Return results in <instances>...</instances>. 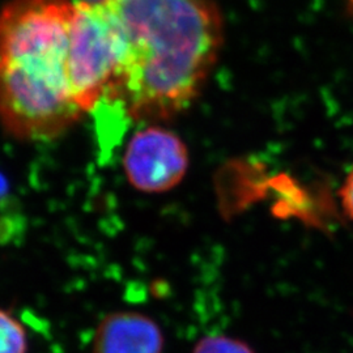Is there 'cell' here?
I'll return each instance as SVG.
<instances>
[{
	"label": "cell",
	"instance_id": "cell-5",
	"mask_svg": "<svg viewBox=\"0 0 353 353\" xmlns=\"http://www.w3.org/2000/svg\"><path fill=\"white\" fill-rule=\"evenodd\" d=\"M164 347L159 323L135 310L106 314L92 339V353H164Z\"/></svg>",
	"mask_w": 353,
	"mask_h": 353
},
{
	"label": "cell",
	"instance_id": "cell-1",
	"mask_svg": "<svg viewBox=\"0 0 353 353\" xmlns=\"http://www.w3.org/2000/svg\"><path fill=\"white\" fill-rule=\"evenodd\" d=\"M121 41L105 101L132 122H166L188 110L223 46V16L214 0H102Z\"/></svg>",
	"mask_w": 353,
	"mask_h": 353
},
{
	"label": "cell",
	"instance_id": "cell-3",
	"mask_svg": "<svg viewBox=\"0 0 353 353\" xmlns=\"http://www.w3.org/2000/svg\"><path fill=\"white\" fill-rule=\"evenodd\" d=\"M119 57L118 29L105 4L75 0L67 70L72 99L83 113H93L106 100Z\"/></svg>",
	"mask_w": 353,
	"mask_h": 353
},
{
	"label": "cell",
	"instance_id": "cell-7",
	"mask_svg": "<svg viewBox=\"0 0 353 353\" xmlns=\"http://www.w3.org/2000/svg\"><path fill=\"white\" fill-rule=\"evenodd\" d=\"M192 353H254L245 341L227 335H208L196 343Z\"/></svg>",
	"mask_w": 353,
	"mask_h": 353
},
{
	"label": "cell",
	"instance_id": "cell-8",
	"mask_svg": "<svg viewBox=\"0 0 353 353\" xmlns=\"http://www.w3.org/2000/svg\"><path fill=\"white\" fill-rule=\"evenodd\" d=\"M341 207L345 214L353 221V166L347 173L339 190Z\"/></svg>",
	"mask_w": 353,
	"mask_h": 353
},
{
	"label": "cell",
	"instance_id": "cell-4",
	"mask_svg": "<svg viewBox=\"0 0 353 353\" xmlns=\"http://www.w3.org/2000/svg\"><path fill=\"white\" fill-rule=\"evenodd\" d=\"M122 166L132 189L144 194H164L176 189L188 174L189 150L176 132L152 123L131 135Z\"/></svg>",
	"mask_w": 353,
	"mask_h": 353
},
{
	"label": "cell",
	"instance_id": "cell-2",
	"mask_svg": "<svg viewBox=\"0 0 353 353\" xmlns=\"http://www.w3.org/2000/svg\"><path fill=\"white\" fill-rule=\"evenodd\" d=\"M75 0H8L0 8V125L21 141H50L85 115L68 83Z\"/></svg>",
	"mask_w": 353,
	"mask_h": 353
},
{
	"label": "cell",
	"instance_id": "cell-9",
	"mask_svg": "<svg viewBox=\"0 0 353 353\" xmlns=\"http://www.w3.org/2000/svg\"><path fill=\"white\" fill-rule=\"evenodd\" d=\"M345 1V4H347V7L351 10L353 12V0H344Z\"/></svg>",
	"mask_w": 353,
	"mask_h": 353
},
{
	"label": "cell",
	"instance_id": "cell-6",
	"mask_svg": "<svg viewBox=\"0 0 353 353\" xmlns=\"http://www.w3.org/2000/svg\"><path fill=\"white\" fill-rule=\"evenodd\" d=\"M26 327L10 312L0 309V353H26Z\"/></svg>",
	"mask_w": 353,
	"mask_h": 353
}]
</instances>
